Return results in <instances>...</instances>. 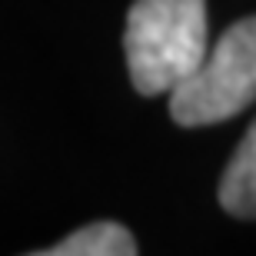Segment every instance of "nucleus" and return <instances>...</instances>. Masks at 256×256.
Listing matches in <instances>:
<instances>
[{"label":"nucleus","instance_id":"obj_1","mask_svg":"<svg viewBox=\"0 0 256 256\" xmlns=\"http://www.w3.org/2000/svg\"><path fill=\"white\" fill-rule=\"evenodd\" d=\"M206 0H136L126 14L124 50L143 96L170 94L206 57Z\"/></svg>","mask_w":256,"mask_h":256},{"label":"nucleus","instance_id":"obj_2","mask_svg":"<svg viewBox=\"0 0 256 256\" xmlns=\"http://www.w3.org/2000/svg\"><path fill=\"white\" fill-rule=\"evenodd\" d=\"M256 100V17L236 20L206 50L203 64L170 90V116L180 126H210L243 114Z\"/></svg>","mask_w":256,"mask_h":256},{"label":"nucleus","instance_id":"obj_3","mask_svg":"<svg viewBox=\"0 0 256 256\" xmlns=\"http://www.w3.org/2000/svg\"><path fill=\"white\" fill-rule=\"evenodd\" d=\"M220 206L230 216L256 220V120L220 176Z\"/></svg>","mask_w":256,"mask_h":256},{"label":"nucleus","instance_id":"obj_4","mask_svg":"<svg viewBox=\"0 0 256 256\" xmlns=\"http://www.w3.org/2000/svg\"><path fill=\"white\" fill-rule=\"evenodd\" d=\"M136 253V240L126 226L114 220H96L86 223L57 246L44 250V256H133Z\"/></svg>","mask_w":256,"mask_h":256}]
</instances>
